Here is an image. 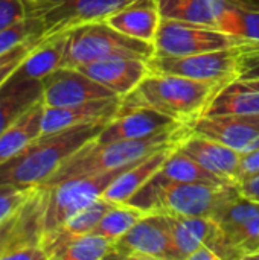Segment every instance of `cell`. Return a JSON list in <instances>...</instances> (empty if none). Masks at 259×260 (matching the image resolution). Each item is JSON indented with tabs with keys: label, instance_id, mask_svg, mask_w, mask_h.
Masks as SVG:
<instances>
[{
	"label": "cell",
	"instance_id": "d590c367",
	"mask_svg": "<svg viewBox=\"0 0 259 260\" xmlns=\"http://www.w3.org/2000/svg\"><path fill=\"white\" fill-rule=\"evenodd\" d=\"M259 172V146L246 152L241 154V161H240V168H238V174L235 178V183L244 177H249L252 174Z\"/></svg>",
	"mask_w": 259,
	"mask_h": 260
},
{
	"label": "cell",
	"instance_id": "9a60e30c",
	"mask_svg": "<svg viewBox=\"0 0 259 260\" xmlns=\"http://www.w3.org/2000/svg\"><path fill=\"white\" fill-rule=\"evenodd\" d=\"M76 69H79L96 82L114 91L119 98H125L128 93H131L142 82V79L151 73L148 61L139 58H116L95 61L82 64Z\"/></svg>",
	"mask_w": 259,
	"mask_h": 260
},
{
	"label": "cell",
	"instance_id": "1f68e13d",
	"mask_svg": "<svg viewBox=\"0 0 259 260\" xmlns=\"http://www.w3.org/2000/svg\"><path fill=\"white\" fill-rule=\"evenodd\" d=\"M27 17H34V0H0V30Z\"/></svg>",
	"mask_w": 259,
	"mask_h": 260
},
{
	"label": "cell",
	"instance_id": "f35d334b",
	"mask_svg": "<svg viewBox=\"0 0 259 260\" xmlns=\"http://www.w3.org/2000/svg\"><path fill=\"white\" fill-rule=\"evenodd\" d=\"M247 259H253V260H259V251H256V253H253V254H250Z\"/></svg>",
	"mask_w": 259,
	"mask_h": 260
},
{
	"label": "cell",
	"instance_id": "277c9868",
	"mask_svg": "<svg viewBox=\"0 0 259 260\" xmlns=\"http://www.w3.org/2000/svg\"><path fill=\"white\" fill-rule=\"evenodd\" d=\"M235 192V184L208 183H151L140 187L127 204L143 212L172 216L212 218L218 207Z\"/></svg>",
	"mask_w": 259,
	"mask_h": 260
},
{
	"label": "cell",
	"instance_id": "44dd1931",
	"mask_svg": "<svg viewBox=\"0 0 259 260\" xmlns=\"http://www.w3.org/2000/svg\"><path fill=\"white\" fill-rule=\"evenodd\" d=\"M41 99L43 79H24L11 75L0 85V134Z\"/></svg>",
	"mask_w": 259,
	"mask_h": 260
},
{
	"label": "cell",
	"instance_id": "30bf717a",
	"mask_svg": "<svg viewBox=\"0 0 259 260\" xmlns=\"http://www.w3.org/2000/svg\"><path fill=\"white\" fill-rule=\"evenodd\" d=\"M134 0H34V17L43 24V38L78 26L105 21Z\"/></svg>",
	"mask_w": 259,
	"mask_h": 260
},
{
	"label": "cell",
	"instance_id": "83f0119b",
	"mask_svg": "<svg viewBox=\"0 0 259 260\" xmlns=\"http://www.w3.org/2000/svg\"><path fill=\"white\" fill-rule=\"evenodd\" d=\"M218 29L259 46L258 11H249L235 5L224 14Z\"/></svg>",
	"mask_w": 259,
	"mask_h": 260
},
{
	"label": "cell",
	"instance_id": "603a6c76",
	"mask_svg": "<svg viewBox=\"0 0 259 260\" xmlns=\"http://www.w3.org/2000/svg\"><path fill=\"white\" fill-rule=\"evenodd\" d=\"M69 32L41 38V41L27 53L18 69L12 73L24 79H43L53 70L63 67L67 52Z\"/></svg>",
	"mask_w": 259,
	"mask_h": 260
},
{
	"label": "cell",
	"instance_id": "f1b7e54d",
	"mask_svg": "<svg viewBox=\"0 0 259 260\" xmlns=\"http://www.w3.org/2000/svg\"><path fill=\"white\" fill-rule=\"evenodd\" d=\"M34 38H43V24L37 17H27L5 27L0 30V55L23 41Z\"/></svg>",
	"mask_w": 259,
	"mask_h": 260
},
{
	"label": "cell",
	"instance_id": "484cf974",
	"mask_svg": "<svg viewBox=\"0 0 259 260\" xmlns=\"http://www.w3.org/2000/svg\"><path fill=\"white\" fill-rule=\"evenodd\" d=\"M259 114V90L235 79L221 87L202 116Z\"/></svg>",
	"mask_w": 259,
	"mask_h": 260
},
{
	"label": "cell",
	"instance_id": "cb8c5ba5",
	"mask_svg": "<svg viewBox=\"0 0 259 260\" xmlns=\"http://www.w3.org/2000/svg\"><path fill=\"white\" fill-rule=\"evenodd\" d=\"M44 113L43 99L24 111L11 126L0 134V165L20 152L29 142L41 134V120Z\"/></svg>",
	"mask_w": 259,
	"mask_h": 260
},
{
	"label": "cell",
	"instance_id": "ba28073f",
	"mask_svg": "<svg viewBox=\"0 0 259 260\" xmlns=\"http://www.w3.org/2000/svg\"><path fill=\"white\" fill-rule=\"evenodd\" d=\"M241 46L253 44L217 27L162 18L154 38V55L185 56Z\"/></svg>",
	"mask_w": 259,
	"mask_h": 260
},
{
	"label": "cell",
	"instance_id": "2e32d148",
	"mask_svg": "<svg viewBox=\"0 0 259 260\" xmlns=\"http://www.w3.org/2000/svg\"><path fill=\"white\" fill-rule=\"evenodd\" d=\"M179 149L194 158L209 172L218 175L227 183L235 184L241 161V154L238 151L192 131H189V134L182 140Z\"/></svg>",
	"mask_w": 259,
	"mask_h": 260
},
{
	"label": "cell",
	"instance_id": "d6986e66",
	"mask_svg": "<svg viewBox=\"0 0 259 260\" xmlns=\"http://www.w3.org/2000/svg\"><path fill=\"white\" fill-rule=\"evenodd\" d=\"M179 145L162 148V149L150 154L148 157L142 158L137 165H134L124 174H121L107 187L102 198L111 204H127L130 201V198L157 174V171L163 166V163L168 160V157L176 151V148Z\"/></svg>",
	"mask_w": 259,
	"mask_h": 260
},
{
	"label": "cell",
	"instance_id": "ffe728a7",
	"mask_svg": "<svg viewBox=\"0 0 259 260\" xmlns=\"http://www.w3.org/2000/svg\"><path fill=\"white\" fill-rule=\"evenodd\" d=\"M105 21L128 37L154 44L162 15L157 0H134Z\"/></svg>",
	"mask_w": 259,
	"mask_h": 260
},
{
	"label": "cell",
	"instance_id": "4fadbf2b",
	"mask_svg": "<svg viewBox=\"0 0 259 260\" xmlns=\"http://www.w3.org/2000/svg\"><path fill=\"white\" fill-rule=\"evenodd\" d=\"M110 98L119 96L76 67H60L43 78L46 107H67Z\"/></svg>",
	"mask_w": 259,
	"mask_h": 260
},
{
	"label": "cell",
	"instance_id": "3957f363",
	"mask_svg": "<svg viewBox=\"0 0 259 260\" xmlns=\"http://www.w3.org/2000/svg\"><path fill=\"white\" fill-rule=\"evenodd\" d=\"M224 87V85H223ZM221 85L179 75L151 72L125 98L121 107H148L192 125L208 108Z\"/></svg>",
	"mask_w": 259,
	"mask_h": 260
},
{
	"label": "cell",
	"instance_id": "4dcf8cb0",
	"mask_svg": "<svg viewBox=\"0 0 259 260\" xmlns=\"http://www.w3.org/2000/svg\"><path fill=\"white\" fill-rule=\"evenodd\" d=\"M40 41H41V38L23 41V43L17 44L15 47H12L11 50H8L6 53L0 55V85H3L11 78V75L18 69V66L23 62V59L27 56V53Z\"/></svg>",
	"mask_w": 259,
	"mask_h": 260
},
{
	"label": "cell",
	"instance_id": "6da1fadb",
	"mask_svg": "<svg viewBox=\"0 0 259 260\" xmlns=\"http://www.w3.org/2000/svg\"><path fill=\"white\" fill-rule=\"evenodd\" d=\"M108 120L40 134L20 152L0 165V186L35 187L43 184L72 154L96 139Z\"/></svg>",
	"mask_w": 259,
	"mask_h": 260
},
{
	"label": "cell",
	"instance_id": "7c38bea8",
	"mask_svg": "<svg viewBox=\"0 0 259 260\" xmlns=\"http://www.w3.org/2000/svg\"><path fill=\"white\" fill-rule=\"evenodd\" d=\"M186 125L176 117L148 107H119L96 137L99 143L151 137Z\"/></svg>",
	"mask_w": 259,
	"mask_h": 260
},
{
	"label": "cell",
	"instance_id": "74e56055",
	"mask_svg": "<svg viewBox=\"0 0 259 260\" xmlns=\"http://www.w3.org/2000/svg\"><path fill=\"white\" fill-rule=\"evenodd\" d=\"M237 6L249 9V11H258L259 12V0H232Z\"/></svg>",
	"mask_w": 259,
	"mask_h": 260
},
{
	"label": "cell",
	"instance_id": "52a82bcc",
	"mask_svg": "<svg viewBox=\"0 0 259 260\" xmlns=\"http://www.w3.org/2000/svg\"><path fill=\"white\" fill-rule=\"evenodd\" d=\"M212 219L223 232L217 245L221 260H246L259 251V203L241 197L235 187Z\"/></svg>",
	"mask_w": 259,
	"mask_h": 260
},
{
	"label": "cell",
	"instance_id": "ac0fdd59",
	"mask_svg": "<svg viewBox=\"0 0 259 260\" xmlns=\"http://www.w3.org/2000/svg\"><path fill=\"white\" fill-rule=\"evenodd\" d=\"M122 98H110V99H99L85 104L67 105V107H46L41 120V134L56 133L70 126L108 120L111 119L119 107Z\"/></svg>",
	"mask_w": 259,
	"mask_h": 260
},
{
	"label": "cell",
	"instance_id": "5b68a950",
	"mask_svg": "<svg viewBox=\"0 0 259 260\" xmlns=\"http://www.w3.org/2000/svg\"><path fill=\"white\" fill-rule=\"evenodd\" d=\"M154 53L153 43L128 37L107 21H95L69 32L63 67H79L82 64L116 58H139L148 61Z\"/></svg>",
	"mask_w": 259,
	"mask_h": 260
},
{
	"label": "cell",
	"instance_id": "7402d4cb",
	"mask_svg": "<svg viewBox=\"0 0 259 260\" xmlns=\"http://www.w3.org/2000/svg\"><path fill=\"white\" fill-rule=\"evenodd\" d=\"M157 5L162 18L205 24L217 29L224 14L235 6L232 0H157Z\"/></svg>",
	"mask_w": 259,
	"mask_h": 260
},
{
	"label": "cell",
	"instance_id": "d6a6232c",
	"mask_svg": "<svg viewBox=\"0 0 259 260\" xmlns=\"http://www.w3.org/2000/svg\"><path fill=\"white\" fill-rule=\"evenodd\" d=\"M34 187L0 186V222L9 218L29 197Z\"/></svg>",
	"mask_w": 259,
	"mask_h": 260
},
{
	"label": "cell",
	"instance_id": "9c48e42d",
	"mask_svg": "<svg viewBox=\"0 0 259 260\" xmlns=\"http://www.w3.org/2000/svg\"><path fill=\"white\" fill-rule=\"evenodd\" d=\"M247 46L185 56H159L148 59L151 72L179 75L189 79L226 85L238 79L243 52Z\"/></svg>",
	"mask_w": 259,
	"mask_h": 260
},
{
	"label": "cell",
	"instance_id": "8d00e7d4",
	"mask_svg": "<svg viewBox=\"0 0 259 260\" xmlns=\"http://www.w3.org/2000/svg\"><path fill=\"white\" fill-rule=\"evenodd\" d=\"M189 260H221L220 259V254L217 253V250L211 245H205L202 248H198Z\"/></svg>",
	"mask_w": 259,
	"mask_h": 260
},
{
	"label": "cell",
	"instance_id": "4316f807",
	"mask_svg": "<svg viewBox=\"0 0 259 260\" xmlns=\"http://www.w3.org/2000/svg\"><path fill=\"white\" fill-rule=\"evenodd\" d=\"M147 212H143L139 207H134L131 204H116L113 206L104 218L99 221V224L95 227L93 233L104 236L105 239L116 242L119 238H122Z\"/></svg>",
	"mask_w": 259,
	"mask_h": 260
},
{
	"label": "cell",
	"instance_id": "d4e9b609",
	"mask_svg": "<svg viewBox=\"0 0 259 260\" xmlns=\"http://www.w3.org/2000/svg\"><path fill=\"white\" fill-rule=\"evenodd\" d=\"M151 183H208V184H232L218 175L209 172L194 158L176 148L157 174L150 180Z\"/></svg>",
	"mask_w": 259,
	"mask_h": 260
},
{
	"label": "cell",
	"instance_id": "8fae6325",
	"mask_svg": "<svg viewBox=\"0 0 259 260\" xmlns=\"http://www.w3.org/2000/svg\"><path fill=\"white\" fill-rule=\"evenodd\" d=\"M111 259L174 260L168 215L145 213L122 238L113 242Z\"/></svg>",
	"mask_w": 259,
	"mask_h": 260
},
{
	"label": "cell",
	"instance_id": "8992f818",
	"mask_svg": "<svg viewBox=\"0 0 259 260\" xmlns=\"http://www.w3.org/2000/svg\"><path fill=\"white\" fill-rule=\"evenodd\" d=\"M134 165L90 175V177L72 178L50 187L41 186L44 189V213H43L44 233L63 227L79 210L85 209L87 206L93 204L96 200L102 198L107 187L121 174L133 168Z\"/></svg>",
	"mask_w": 259,
	"mask_h": 260
},
{
	"label": "cell",
	"instance_id": "e0dca14e",
	"mask_svg": "<svg viewBox=\"0 0 259 260\" xmlns=\"http://www.w3.org/2000/svg\"><path fill=\"white\" fill-rule=\"evenodd\" d=\"M168 218L171 225L174 260H189L198 248L205 245H211L217 250L223 232L215 219L172 215H168Z\"/></svg>",
	"mask_w": 259,
	"mask_h": 260
},
{
	"label": "cell",
	"instance_id": "836d02e7",
	"mask_svg": "<svg viewBox=\"0 0 259 260\" xmlns=\"http://www.w3.org/2000/svg\"><path fill=\"white\" fill-rule=\"evenodd\" d=\"M259 78V46H247L241 56L238 79H258Z\"/></svg>",
	"mask_w": 259,
	"mask_h": 260
},
{
	"label": "cell",
	"instance_id": "e575fe53",
	"mask_svg": "<svg viewBox=\"0 0 259 260\" xmlns=\"http://www.w3.org/2000/svg\"><path fill=\"white\" fill-rule=\"evenodd\" d=\"M238 193L250 201L259 203V172L244 177L235 183Z\"/></svg>",
	"mask_w": 259,
	"mask_h": 260
},
{
	"label": "cell",
	"instance_id": "5bb4252c",
	"mask_svg": "<svg viewBox=\"0 0 259 260\" xmlns=\"http://www.w3.org/2000/svg\"><path fill=\"white\" fill-rule=\"evenodd\" d=\"M191 131L246 154L259 146V114L200 116Z\"/></svg>",
	"mask_w": 259,
	"mask_h": 260
},
{
	"label": "cell",
	"instance_id": "7a4b0ae2",
	"mask_svg": "<svg viewBox=\"0 0 259 260\" xmlns=\"http://www.w3.org/2000/svg\"><path fill=\"white\" fill-rule=\"evenodd\" d=\"M189 131L191 125H182L145 139L118 140L110 143H99L93 139L72 154L58 168V171L40 186L50 187L72 178L90 177L134 165L162 148L179 145L189 134Z\"/></svg>",
	"mask_w": 259,
	"mask_h": 260
},
{
	"label": "cell",
	"instance_id": "f546056e",
	"mask_svg": "<svg viewBox=\"0 0 259 260\" xmlns=\"http://www.w3.org/2000/svg\"><path fill=\"white\" fill-rule=\"evenodd\" d=\"M116 204L108 203L104 198L96 200L93 204L87 206L85 209L79 210L76 215H73L63 227L70 232V233H76V235H82V233H90L95 230V227L99 224V221L104 218V215Z\"/></svg>",
	"mask_w": 259,
	"mask_h": 260
}]
</instances>
